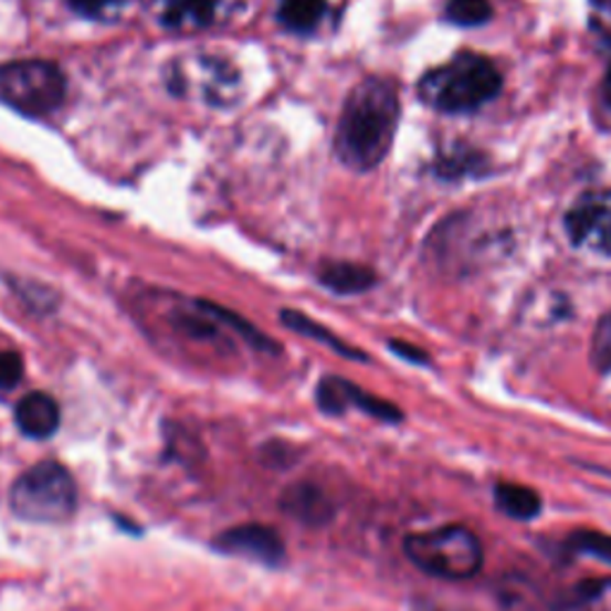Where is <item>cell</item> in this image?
Returning a JSON list of instances; mask_svg holds the SVG:
<instances>
[{
	"mask_svg": "<svg viewBox=\"0 0 611 611\" xmlns=\"http://www.w3.org/2000/svg\"><path fill=\"white\" fill-rule=\"evenodd\" d=\"M399 96L392 82L368 77L351 88L335 131V156L356 172L378 168L399 125Z\"/></svg>",
	"mask_w": 611,
	"mask_h": 611,
	"instance_id": "6da1fadb",
	"label": "cell"
},
{
	"mask_svg": "<svg viewBox=\"0 0 611 611\" xmlns=\"http://www.w3.org/2000/svg\"><path fill=\"white\" fill-rule=\"evenodd\" d=\"M502 92V74L485 55L464 51L446 65L425 72L419 96L425 106L440 113H473Z\"/></svg>",
	"mask_w": 611,
	"mask_h": 611,
	"instance_id": "7a4b0ae2",
	"label": "cell"
},
{
	"mask_svg": "<svg viewBox=\"0 0 611 611\" xmlns=\"http://www.w3.org/2000/svg\"><path fill=\"white\" fill-rule=\"evenodd\" d=\"M8 504L12 514L27 524H67L80 506V489L67 466L46 459L18 475L10 487Z\"/></svg>",
	"mask_w": 611,
	"mask_h": 611,
	"instance_id": "3957f363",
	"label": "cell"
},
{
	"mask_svg": "<svg viewBox=\"0 0 611 611\" xmlns=\"http://www.w3.org/2000/svg\"><path fill=\"white\" fill-rule=\"evenodd\" d=\"M404 555L415 569L442 580H471L485 561L478 535L459 524L407 535Z\"/></svg>",
	"mask_w": 611,
	"mask_h": 611,
	"instance_id": "277c9868",
	"label": "cell"
},
{
	"mask_svg": "<svg viewBox=\"0 0 611 611\" xmlns=\"http://www.w3.org/2000/svg\"><path fill=\"white\" fill-rule=\"evenodd\" d=\"M67 80L51 61H14L0 67V98L14 110L46 117L63 106Z\"/></svg>",
	"mask_w": 611,
	"mask_h": 611,
	"instance_id": "5b68a950",
	"label": "cell"
},
{
	"mask_svg": "<svg viewBox=\"0 0 611 611\" xmlns=\"http://www.w3.org/2000/svg\"><path fill=\"white\" fill-rule=\"evenodd\" d=\"M213 549L225 557H240L253 563L277 569L287 559V547L282 535L265 524H240L218 533Z\"/></svg>",
	"mask_w": 611,
	"mask_h": 611,
	"instance_id": "8992f818",
	"label": "cell"
},
{
	"mask_svg": "<svg viewBox=\"0 0 611 611\" xmlns=\"http://www.w3.org/2000/svg\"><path fill=\"white\" fill-rule=\"evenodd\" d=\"M316 404L325 415H345L349 409L364 411L382 423H401L404 421V411L394 407L392 401L380 399L361 390L347 378L325 376L316 387Z\"/></svg>",
	"mask_w": 611,
	"mask_h": 611,
	"instance_id": "52a82bcc",
	"label": "cell"
},
{
	"mask_svg": "<svg viewBox=\"0 0 611 611\" xmlns=\"http://www.w3.org/2000/svg\"><path fill=\"white\" fill-rule=\"evenodd\" d=\"M573 246H590L611 256V189L588 191L563 218Z\"/></svg>",
	"mask_w": 611,
	"mask_h": 611,
	"instance_id": "ba28073f",
	"label": "cell"
},
{
	"mask_svg": "<svg viewBox=\"0 0 611 611\" xmlns=\"http://www.w3.org/2000/svg\"><path fill=\"white\" fill-rule=\"evenodd\" d=\"M280 509L308 528H323L335 518L333 499L327 497V492L320 485L310 481L292 483L282 492Z\"/></svg>",
	"mask_w": 611,
	"mask_h": 611,
	"instance_id": "9c48e42d",
	"label": "cell"
},
{
	"mask_svg": "<svg viewBox=\"0 0 611 611\" xmlns=\"http://www.w3.org/2000/svg\"><path fill=\"white\" fill-rule=\"evenodd\" d=\"M63 411L49 392H29L14 407V423L29 440H49L61 428Z\"/></svg>",
	"mask_w": 611,
	"mask_h": 611,
	"instance_id": "30bf717a",
	"label": "cell"
},
{
	"mask_svg": "<svg viewBox=\"0 0 611 611\" xmlns=\"http://www.w3.org/2000/svg\"><path fill=\"white\" fill-rule=\"evenodd\" d=\"M489 170V158L468 144H454L450 151L438 156L432 172L442 182H461L466 177H483Z\"/></svg>",
	"mask_w": 611,
	"mask_h": 611,
	"instance_id": "8fae6325",
	"label": "cell"
},
{
	"mask_svg": "<svg viewBox=\"0 0 611 611\" xmlns=\"http://www.w3.org/2000/svg\"><path fill=\"white\" fill-rule=\"evenodd\" d=\"M551 611H611V578H586L563 590Z\"/></svg>",
	"mask_w": 611,
	"mask_h": 611,
	"instance_id": "7c38bea8",
	"label": "cell"
},
{
	"mask_svg": "<svg viewBox=\"0 0 611 611\" xmlns=\"http://www.w3.org/2000/svg\"><path fill=\"white\" fill-rule=\"evenodd\" d=\"M318 282L325 289H330L341 296H349V294H364L370 287H376L378 275L366 265L335 261V263H325L320 267Z\"/></svg>",
	"mask_w": 611,
	"mask_h": 611,
	"instance_id": "4fadbf2b",
	"label": "cell"
},
{
	"mask_svg": "<svg viewBox=\"0 0 611 611\" xmlns=\"http://www.w3.org/2000/svg\"><path fill=\"white\" fill-rule=\"evenodd\" d=\"M280 320H282V325L289 327L292 333L302 335V337H308V339H316V341H320V345L330 347L335 354L345 356V359L368 361V356L361 349H356V347L347 345V341H341L333 330H327L325 325H320V323H316L313 318H308L306 313H302V310L285 308V310L280 313Z\"/></svg>",
	"mask_w": 611,
	"mask_h": 611,
	"instance_id": "5bb4252c",
	"label": "cell"
},
{
	"mask_svg": "<svg viewBox=\"0 0 611 611\" xmlns=\"http://www.w3.org/2000/svg\"><path fill=\"white\" fill-rule=\"evenodd\" d=\"M197 304L208 313V316H213L220 325H225V327H230V330L240 335L251 349L263 351V354H273V356L280 354L277 341L267 337L265 333H261L256 325H251L246 318L240 316V313H234V310L220 306V304H213V302H206V299H197Z\"/></svg>",
	"mask_w": 611,
	"mask_h": 611,
	"instance_id": "9a60e30c",
	"label": "cell"
},
{
	"mask_svg": "<svg viewBox=\"0 0 611 611\" xmlns=\"http://www.w3.org/2000/svg\"><path fill=\"white\" fill-rule=\"evenodd\" d=\"M495 504L502 514L516 520L538 518L542 512V499L538 492L516 483H499L495 487Z\"/></svg>",
	"mask_w": 611,
	"mask_h": 611,
	"instance_id": "2e32d148",
	"label": "cell"
},
{
	"mask_svg": "<svg viewBox=\"0 0 611 611\" xmlns=\"http://www.w3.org/2000/svg\"><path fill=\"white\" fill-rule=\"evenodd\" d=\"M325 0H280L277 20L294 34H310L325 18Z\"/></svg>",
	"mask_w": 611,
	"mask_h": 611,
	"instance_id": "e0dca14e",
	"label": "cell"
},
{
	"mask_svg": "<svg viewBox=\"0 0 611 611\" xmlns=\"http://www.w3.org/2000/svg\"><path fill=\"white\" fill-rule=\"evenodd\" d=\"M218 0H166L162 3V24L170 29L208 27L215 18Z\"/></svg>",
	"mask_w": 611,
	"mask_h": 611,
	"instance_id": "ac0fdd59",
	"label": "cell"
},
{
	"mask_svg": "<svg viewBox=\"0 0 611 611\" xmlns=\"http://www.w3.org/2000/svg\"><path fill=\"white\" fill-rule=\"evenodd\" d=\"M175 330H180L185 337L197 339V341H218L220 335V323L208 316V313L193 302V313H177L172 318Z\"/></svg>",
	"mask_w": 611,
	"mask_h": 611,
	"instance_id": "d6986e66",
	"label": "cell"
},
{
	"mask_svg": "<svg viewBox=\"0 0 611 611\" xmlns=\"http://www.w3.org/2000/svg\"><path fill=\"white\" fill-rule=\"evenodd\" d=\"M444 18L456 27H483L492 20L489 0H446Z\"/></svg>",
	"mask_w": 611,
	"mask_h": 611,
	"instance_id": "ffe728a7",
	"label": "cell"
},
{
	"mask_svg": "<svg viewBox=\"0 0 611 611\" xmlns=\"http://www.w3.org/2000/svg\"><path fill=\"white\" fill-rule=\"evenodd\" d=\"M569 547L580 555H588L611 566V535L600 530H576L569 538Z\"/></svg>",
	"mask_w": 611,
	"mask_h": 611,
	"instance_id": "44dd1931",
	"label": "cell"
},
{
	"mask_svg": "<svg viewBox=\"0 0 611 611\" xmlns=\"http://www.w3.org/2000/svg\"><path fill=\"white\" fill-rule=\"evenodd\" d=\"M590 361L600 372H611V310L598 323V327H594Z\"/></svg>",
	"mask_w": 611,
	"mask_h": 611,
	"instance_id": "7402d4cb",
	"label": "cell"
},
{
	"mask_svg": "<svg viewBox=\"0 0 611 611\" xmlns=\"http://www.w3.org/2000/svg\"><path fill=\"white\" fill-rule=\"evenodd\" d=\"M24 378V359L18 351H0V390H14Z\"/></svg>",
	"mask_w": 611,
	"mask_h": 611,
	"instance_id": "603a6c76",
	"label": "cell"
},
{
	"mask_svg": "<svg viewBox=\"0 0 611 611\" xmlns=\"http://www.w3.org/2000/svg\"><path fill=\"white\" fill-rule=\"evenodd\" d=\"M67 3L74 12L86 14V18H103L120 0H67Z\"/></svg>",
	"mask_w": 611,
	"mask_h": 611,
	"instance_id": "cb8c5ba5",
	"label": "cell"
},
{
	"mask_svg": "<svg viewBox=\"0 0 611 611\" xmlns=\"http://www.w3.org/2000/svg\"><path fill=\"white\" fill-rule=\"evenodd\" d=\"M390 349L399 356V359H404L409 364H415V366H428L430 359H428V354L419 347H413L409 345V341H399V339H392L390 341Z\"/></svg>",
	"mask_w": 611,
	"mask_h": 611,
	"instance_id": "d4e9b609",
	"label": "cell"
},
{
	"mask_svg": "<svg viewBox=\"0 0 611 611\" xmlns=\"http://www.w3.org/2000/svg\"><path fill=\"white\" fill-rule=\"evenodd\" d=\"M411 611H473V609L438 602V600H430V598H413L411 600Z\"/></svg>",
	"mask_w": 611,
	"mask_h": 611,
	"instance_id": "484cf974",
	"label": "cell"
},
{
	"mask_svg": "<svg viewBox=\"0 0 611 611\" xmlns=\"http://www.w3.org/2000/svg\"><path fill=\"white\" fill-rule=\"evenodd\" d=\"M590 3H592L594 12H598V18H594V20L604 18L611 24V0H590Z\"/></svg>",
	"mask_w": 611,
	"mask_h": 611,
	"instance_id": "4316f807",
	"label": "cell"
},
{
	"mask_svg": "<svg viewBox=\"0 0 611 611\" xmlns=\"http://www.w3.org/2000/svg\"><path fill=\"white\" fill-rule=\"evenodd\" d=\"M604 98L609 101V106H611V70L607 72V80H604Z\"/></svg>",
	"mask_w": 611,
	"mask_h": 611,
	"instance_id": "83f0119b",
	"label": "cell"
}]
</instances>
